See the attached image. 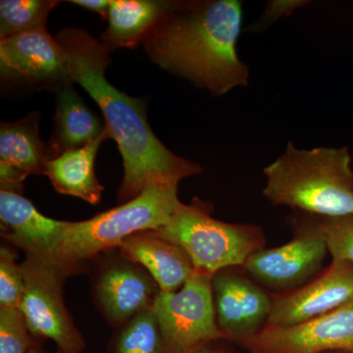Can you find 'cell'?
<instances>
[{"instance_id":"cell-27","label":"cell","mask_w":353,"mask_h":353,"mask_svg":"<svg viewBox=\"0 0 353 353\" xmlns=\"http://www.w3.org/2000/svg\"><path fill=\"white\" fill-rule=\"evenodd\" d=\"M211 343H208V345H202V347L197 348L196 350H194L192 353H228L225 352V350H220V348L210 347Z\"/></svg>"},{"instance_id":"cell-24","label":"cell","mask_w":353,"mask_h":353,"mask_svg":"<svg viewBox=\"0 0 353 353\" xmlns=\"http://www.w3.org/2000/svg\"><path fill=\"white\" fill-rule=\"evenodd\" d=\"M25 289L22 266L7 246L0 250V307H20Z\"/></svg>"},{"instance_id":"cell-21","label":"cell","mask_w":353,"mask_h":353,"mask_svg":"<svg viewBox=\"0 0 353 353\" xmlns=\"http://www.w3.org/2000/svg\"><path fill=\"white\" fill-rule=\"evenodd\" d=\"M115 353H166L163 336L152 307L124 325L116 340Z\"/></svg>"},{"instance_id":"cell-28","label":"cell","mask_w":353,"mask_h":353,"mask_svg":"<svg viewBox=\"0 0 353 353\" xmlns=\"http://www.w3.org/2000/svg\"><path fill=\"white\" fill-rule=\"evenodd\" d=\"M27 353H46L44 350H41V347H39L38 345H36V343L32 345L31 348H30L29 352ZM57 353H67L62 352V350H58Z\"/></svg>"},{"instance_id":"cell-13","label":"cell","mask_w":353,"mask_h":353,"mask_svg":"<svg viewBox=\"0 0 353 353\" xmlns=\"http://www.w3.org/2000/svg\"><path fill=\"white\" fill-rule=\"evenodd\" d=\"M160 289L152 276L124 256L97 274L94 296L104 317L111 324L125 325L152 307Z\"/></svg>"},{"instance_id":"cell-25","label":"cell","mask_w":353,"mask_h":353,"mask_svg":"<svg viewBox=\"0 0 353 353\" xmlns=\"http://www.w3.org/2000/svg\"><path fill=\"white\" fill-rule=\"evenodd\" d=\"M309 3V0H271L267 3L266 8L259 20L250 26V31H264L275 24L281 18L290 16L296 9L308 6Z\"/></svg>"},{"instance_id":"cell-6","label":"cell","mask_w":353,"mask_h":353,"mask_svg":"<svg viewBox=\"0 0 353 353\" xmlns=\"http://www.w3.org/2000/svg\"><path fill=\"white\" fill-rule=\"evenodd\" d=\"M21 266L25 289L20 309L32 336L50 339L64 352H82L85 340L72 321L62 294L65 279L75 270L31 255H26Z\"/></svg>"},{"instance_id":"cell-15","label":"cell","mask_w":353,"mask_h":353,"mask_svg":"<svg viewBox=\"0 0 353 353\" xmlns=\"http://www.w3.org/2000/svg\"><path fill=\"white\" fill-rule=\"evenodd\" d=\"M118 248L122 256L145 269L161 292L180 290L194 272L188 253L154 231L132 234Z\"/></svg>"},{"instance_id":"cell-19","label":"cell","mask_w":353,"mask_h":353,"mask_svg":"<svg viewBox=\"0 0 353 353\" xmlns=\"http://www.w3.org/2000/svg\"><path fill=\"white\" fill-rule=\"evenodd\" d=\"M166 4L155 0H110L108 28L102 34V43L109 51L143 43Z\"/></svg>"},{"instance_id":"cell-26","label":"cell","mask_w":353,"mask_h":353,"mask_svg":"<svg viewBox=\"0 0 353 353\" xmlns=\"http://www.w3.org/2000/svg\"><path fill=\"white\" fill-rule=\"evenodd\" d=\"M70 2L99 14L103 19L108 20L109 6H110L109 0H71Z\"/></svg>"},{"instance_id":"cell-18","label":"cell","mask_w":353,"mask_h":353,"mask_svg":"<svg viewBox=\"0 0 353 353\" xmlns=\"http://www.w3.org/2000/svg\"><path fill=\"white\" fill-rule=\"evenodd\" d=\"M53 159L48 143L39 138V113H31L16 122H2L0 127V164L26 176L44 175L46 164Z\"/></svg>"},{"instance_id":"cell-3","label":"cell","mask_w":353,"mask_h":353,"mask_svg":"<svg viewBox=\"0 0 353 353\" xmlns=\"http://www.w3.org/2000/svg\"><path fill=\"white\" fill-rule=\"evenodd\" d=\"M352 158L347 146L299 150L292 141L265 167L263 196L274 205L321 217L353 215Z\"/></svg>"},{"instance_id":"cell-16","label":"cell","mask_w":353,"mask_h":353,"mask_svg":"<svg viewBox=\"0 0 353 353\" xmlns=\"http://www.w3.org/2000/svg\"><path fill=\"white\" fill-rule=\"evenodd\" d=\"M112 138L110 132L78 148L53 158L46 164V173L59 194L79 197L92 205L99 203L103 187L94 173V161L101 143Z\"/></svg>"},{"instance_id":"cell-29","label":"cell","mask_w":353,"mask_h":353,"mask_svg":"<svg viewBox=\"0 0 353 353\" xmlns=\"http://www.w3.org/2000/svg\"><path fill=\"white\" fill-rule=\"evenodd\" d=\"M328 353H331V352H328ZM345 353H348V352H345Z\"/></svg>"},{"instance_id":"cell-11","label":"cell","mask_w":353,"mask_h":353,"mask_svg":"<svg viewBox=\"0 0 353 353\" xmlns=\"http://www.w3.org/2000/svg\"><path fill=\"white\" fill-rule=\"evenodd\" d=\"M234 268L218 271L211 282L218 327L226 340L241 343L268 325L273 299Z\"/></svg>"},{"instance_id":"cell-20","label":"cell","mask_w":353,"mask_h":353,"mask_svg":"<svg viewBox=\"0 0 353 353\" xmlns=\"http://www.w3.org/2000/svg\"><path fill=\"white\" fill-rule=\"evenodd\" d=\"M59 3L53 0H1L0 39L46 30L48 15Z\"/></svg>"},{"instance_id":"cell-2","label":"cell","mask_w":353,"mask_h":353,"mask_svg":"<svg viewBox=\"0 0 353 353\" xmlns=\"http://www.w3.org/2000/svg\"><path fill=\"white\" fill-rule=\"evenodd\" d=\"M243 16L239 0L167 1L143 46L160 68L224 95L250 82L236 51Z\"/></svg>"},{"instance_id":"cell-9","label":"cell","mask_w":353,"mask_h":353,"mask_svg":"<svg viewBox=\"0 0 353 353\" xmlns=\"http://www.w3.org/2000/svg\"><path fill=\"white\" fill-rule=\"evenodd\" d=\"M240 345L250 353H353V303L292 326L267 325Z\"/></svg>"},{"instance_id":"cell-12","label":"cell","mask_w":353,"mask_h":353,"mask_svg":"<svg viewBox=\"0 0 353 353\" xmlns=\"http://www.w3.org/2000/svg\"><path fill=\"white\" fill-rule=\"evenodd\" d=\"M353 303V263L333 259L323 273L299 289L274 297L268 325L292 326Z\"/></svg>"},{"instance_id":"cell-8","label":"cell","mask_w":353,"mask_h":353,"mask_svg":"<svg viewBox=\"0 0 353 353\" xmlns=\"http://www.w3.org/2000/svg\"><path fill=\"white\" fill-rule=\"evenodd\" d=\"M292 225L294 234L289 243L257 250L243 266L268 289L288 292L307 284L320 273L329 253L314 215L294 211Z\"/></svg>"},{"instance_id":"cell-7","label":"cell","mask_w":353,"mask_h":353,"mask_svg":"<svg viewBox=\"0 0 353 353\" xmlns=\"http://www.w3.org/2000/svg\"><path fill=\"white\" fill-rule=\"evenodd\" d=\"M212 278L194 274L176 292L160 290L152 309L166 353H192L202 345L226 340L218 327Z\"/></svg>"},{"instance_id":"cell-10","label":"cell","mask_w":353,"mask_h":353,"mask_svg":"<svg viewBox=\"0 0 353 353\" xmlns=\"http://www.w3.org/2000/svg\"><path fill=\"white\" fill-rule=\"evenodd\" d=\"M0 73L15 85L57 92L73 83L61 46L46 30L1 39Z\"/></svg>"},{"instance_id":"cell-4","label":"cell","mask_w":353,"mask_h":353,"mask_svg":"<svg viewBox=\"0 0 353 353\" xmlns=\"http://www.w3.org/2000/svg\"><path fill=\"white\" fill-rule=\"evenodd\" d=\"M181 203L178 185L157 183L90 219L68 222L58 246V261L76 271L83 261L119 248L128 236L165 226Z\"/></svg>"},{"instance_id":"cell-1","label":"cell","mask_w":353,"mask_h":353,"mask_svg":"<svg viewBox=\"0 0 353 353\" xmlns=\"http://www.w3.org/2000/svg\"><path fill=\"white\" fill-rule=\"evenodd\" d=\"M54 38L64 51L72 82L99 104L119 148L124 164L120 201H131L150 185H179L201 173V165L178 157L155 136L143 99L128 97L108 82L104 74L110 58L103 43L80 28H64Z\"/></svg>"},{"instance_id":"cell-23","label":"cell","mask_w":353,"mask_h":353,"mask_svg":"<svg viewBox=\"0 0 353 353\" xmlns=\"http://www.w3.org/2000/svg\"><path fill=\"white\" fill-rule=\"evenodd\" d=\"M315 217L333 259L353 263V215Z\"/></svg>"},{"instance_id":"cell-14","label":"cell","mask_w":353,"mask_h":353,"mask_svg":"<svg viewBox=\"0 0 353 353\" xmlns=\"http://www.w3.org/2000/svg\"><path fill=\"white\" fill-rule=\"evenodd\" d=\"M0 221L1 236L26 255L59 262L58 246L68 222L46 217L22 194L6 190L0 192Z\"/></svg>"},{"instance_id":"cell-22","label":"cell","mask_w":353,"mask_h":353,"mask_svg":"<svg viewBox=\"0 0 353 353\" xmlns=\"http://www.w3.org/2000/svg\"><path fill=\"white\" fill-rule=\"evenodd\" d=\"M32 336L20 307H0V353H27Z\"/></svg>"},{"instance_id":"cell-5","label":"cell","mask_w":353,"mask_h":353,"mask_svg":"<svg viewBox=\"0 0 353 353\" xmlns=\"http://www.w3.org/2000/svg\"><path fill=\"white\" fill-rule=\"evenodd\" d=\"M212 206L194 199L181 203L165 226L154 231L180 245L189 255L194 271L212 278L223 269L243 266L266 243L261 228L222 222L211 216Z\"/></svg>"},{"instance_id":"cell-17","label":"cell","mask_w":353,"mask_h":353,"mask_svg":"<svg viewBox=\"0 0 353 353\" xmlns=\"http://www.w3.org/2000/svg\"><path fill=\"white\" fill-rule=\"evenodd\" d=\"M106 131L105 123L88 108L71 85L58 90L54 131L48 143L53 158L83 148Z\"/></svg>"}]
</instances>
